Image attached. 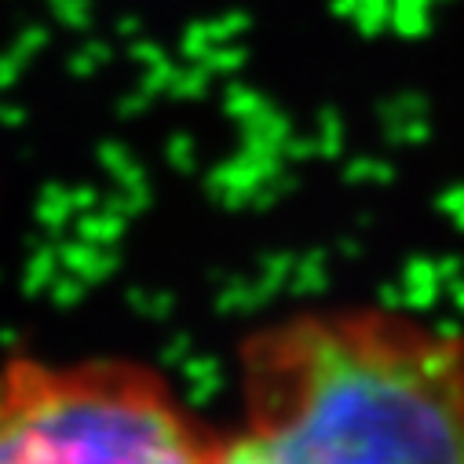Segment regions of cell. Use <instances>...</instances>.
Instances as JSON below:
<instances>
[{
    "instance_id": "cell-1",
    "label": "cell",
    "mask_w": 464,
    "mask_h": 464,
    "mask_svg": "<svg viewBox=\"0 0 464 464\" xmlns=\"http://www.w3.org/2000/svg\"><path fill=\"white\" fill-rule=\"evenodd\" d=\"M238 399L205 464H464V329L388 304L296 307L242 336Z\"/></svg>"
},
{
    "instance_id": "cell-2",
    "label": "cell",
    "mask_w": 464,
    "mask_h": 464,
    "mask_svg": "<svg viewBox=\"0 0 464 464\" xmlns=\"http://www.w3.org/2000/svg\"><path fill=\"white\" fill-rule=\"evenodd\" d=\"M212 435L136 359H15L0 370V464H205Z\"/></svg>"
}]
</instances>
